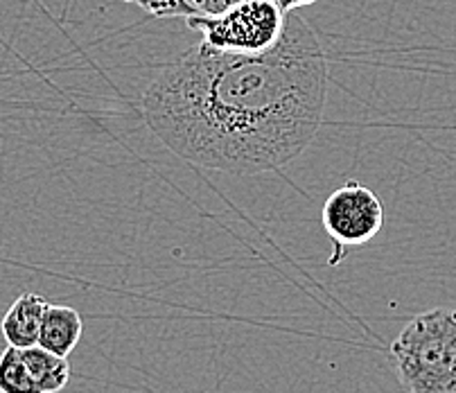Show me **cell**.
Instances as JSON below:
<instances>
[{
    "label": "cell",
    "mask_w": 456,
    "mask_h": 393,
    "mask_svg": "<svg viewBox=\"0 0 456 393\" xmlns=\"http://www.w3.org/2000/svg\"><path fill=\"white\" fill-rule=\"evenodd\" d=\"M328 59L319 35L297 12L265 53L200 45L160 70L141 111L172 154L224 175L289 166L314 143L328 100Z\"/></svg>",
    "instance_id": "1"
},
{
    "label": "cell",
    "mask_w": 456,
    "mask_h": 393,
    "mask_svg": "<svg viewBox=\"0 0 456 393\" xmlns=\"http://www.w3.org/2000/svg\"><path fill=\"white\" fill-rule=\"evenodd\" d=\"M388 359L407 393H456V310L434 307L413 316Z\"/></svg>",
    "instance_id": "2"
},
{
    "label": "cell",
    "mask_w": 456,
    "mask_h": 393,
    "mask_svg": "<svg viewBox=\"0 0 456 393\" xmlns=\"http://www.w3.org/2000/svg\"><path fill=\"white\" fill-rule=\"evenodd\" d=\"M287 14L273 0H242L217 16L194 14L185 19L190 29L204 37V44L226 53H265L281 41Z\"/></svg>",
    "instance_id": "3"
},
{
    "label": "cell",
    "mask_w": 456,
    "mask_h": 393,
    "mask_svg": "<svg viewBox=\"0 0 456 393\" xmlns=\"http://www.w3.org/2000/svg\"><path fill=\"white\" fill-rule=\"evenodd\" d=\"M321 219L335 244L330 265H339L346 247H362L378 238L384 226V209L373 190L360 181H348L325 200Z\"/></svg>",
    "instance_id": "4"
},
{
    "label": "cell",
    "mask_w": 456,
    "mask_h": 393,
    "mask_svg": "<svg viewBox=\"0 0 456 393\" xmlns=\"http://www.w3.org/2000/svg\"><path fill=\"white\" fill-rule=\"evenodd\" d=\"M50 303L39 294L25 291L12 303L10 310L3 316L0 331L5 337L7 346L14 348H29V346L39 344L41 323H44V315L48 310Z\"/></svg>",
    "instance_id": "5"
},
{
    "label": "cell",
    "mask_w": 456,
    "mask_h": 393,
    "mask_svg": "<svg viewBox=\"0 0 456 393\" xmlns=\"http://www.w3.org/2000/svg\"><path fill=\"white\" fill-rule=\"evenodd\" d=\"M84 335V321L75 307L69 306H53L50 303L48 310L44 315V323H41L39 344L41 348L50 350V353L63 355L69 357L79 344Z\"/></svg>",
    "instance_id": "6"
},
{
    "label": "cell",
    "mask_w": 456,
    "mask_h": 393,
    "mask_svg": "<svg viewBox=\"0 0 456 393\" xmlns=\"http://www.w3.org/2000/svg\"><path fill=\"white\" fill-rule=\"evenodd\" d=\"M23 350V359L28 364L29 373L35 378L37 387L41 393H59L61 389L69 387L70 382V364L69 357L63 355L50 353V350L41 348V346H29Z\"/></svg>",
    "instance_id": "7"
},
{
    "label": "cell",
    "mask_w": 456,
    "mask_h": 393,
    "mask_svg": "<svg viewBox=\"0 0 456 393\" xmlns=\"http://www.w3.org/2000/svg\"><path fill=\"white\" fill-rule=\"evenodd\" d=\"M0 393H41L23 359V350L7 346L0 355Z\"/></svg>",
    "instance_id": "8"
},
{
    "label": "cell",
    "mask_w": 456,
    "mask_h": 393,
    "mask_svg": "<svg viewBox=\"0 0 456 393\" xmlns=\"http://www.w3.org/2000/svg\"><path fill=\"white\" fill-rule=\"evenodd\" d=\"M132 5L141 7L145 14L156 16V19H188L194 16V10L188 5V0H125Z\"/></svg>",
    "instance_id": "9"
},
{
    "label": "cell",
    "mask_w": 456,
    "mask_h": 393,
    "mask_svg": "<svg viewBox=\"0 0 456 393\" xmlns=\"http://www.w3.org/2000/svg\"><path fill=\"white\" fill-rule=\"evenodd\" d=\"M238 3H242V0H188V5L192 7L194 14H201V16L224 14L226 10L238 5Z\"/></svg>",
    "instance_id": "10"
},
{
    "label": "cell",
    "mask_w": 456,
    "mask_h": 393,
    "mask_svg": "<svg viewBox=\"0 0 456 393\" xmlns=\"http://www.w3.org/2000/svg\"><path fill=\"white\" fill-rule=\"evenodd\" d=\"M316 0H273V5L282 12V14H289V12H297L298 7L314 5Z\"/></svg>",
    "instance_id": "11"
}]
</instances>
